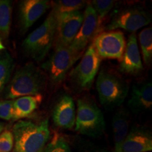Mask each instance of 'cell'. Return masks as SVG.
Returning a JSON list of instances; mask_svg holds the SVG:
<instances>
[{"label":"cell","mask_w":152,"mask_h":152,"mask_svg":"<svg viewBox=\"0 0 152 152\" xmlns=\"http://www.w3.org/2000/svg\"><path fill=\"white\" fill-rule=\"evenodd\" d=\"M12 133V152H42L49 140V119L39 123L20 120L14 124Z\"/></svg>","instance_id":"1"},{"label":"cell","mask_w":152,"mask_h":152,"mask_svg":"<svg viewBox=\"0 0 152 152\" xmlns=\"http://www.w3.org/2000/svg\"><path fill=\"white\" fill-rule=\"evenodd\" d=\"M47 85L45 73L33 63H28L18 68L4 90L7 100L24 96L42 94Z\"/></svg>","instance_id":"2"},{"label":"cell","mask_w":152,"mask_h":152,"mask_svg":"<svg viewBox=\"0 0 152 152\" xmlns=\"http://www.w3.org/2000/svg\"><path fill=\"white\" fill-rule=\"evenodd\" d=\"M56 25V14L52 9L45 21L23 42L25 53L35 61H42L54 45Z\"/></svg>","instance_id":"3"},{"label":"cell","mask_w":152,"mask_h":152,"mask_svg":"<svg viewBox=\"0 0 152 152\" xmlns=\"http://www.w3.org/2000/svg\"><path fill=\"white\" fill-rule=\"evenodd\" d=\"M96 88L101 104L106 109L118 107L128 96L129 85L118 74L102 69L98 74Z\"/></svg>","instance_id":"4"},{"label":"cell","mask_w":152,"mask_h":152,"mask_svg":"<svg viewBox=\"0 0 152 152\" xmlns=\"http://www.w3.org/2000/svg\"><path fill=\"white\" fill-rule=\"evenodd\" d=\"M75 125L76 132L89 137H99L105 131L103 113L90 96H85L77 101Z\"/></svg>","instance_id":"5"},{"label":"cell","mask_w":152,"mask_h":152,"mask_svg":"<svg viewBox=\"0 0 152 152\" xmlns=\"http://www.w3.org/2000/svg\"><path fill=\"white\" fill-rule=\"evenodd\" d=\"M101 61L102 59L90 44L80 61L69 73L72 86L80 92L90 90L99 72Z\"/></svg>","instance_id":"6"},{"label":"cell","mask_w":152,"mask_h":152,"mask_svg":"<svg viewBox=\"0 0 152 152\" xmlns=\"http://www.w3.org/2000/svg\"><path fill=\"white\" fill-rule=\"evenodd\" d=\"M82 54L74 52L69 47L54 46V52L49 60L42 64L53 85L60 84L64 80L68 71Z\"/></svg>","instance_id":"7"},{"label":"cell","mask_w":152,"mask_h":152,"mask_svg":"<svg viewBox=\"0 0 152 152\" xmlns=\"http://www.w3.org/2000/svg\"><path fill=\"white\" fill-rule=\"evenodd\" d=\"M92 45L101 59L121 60L126 46V40L123 32L108 30L95 36Z\"/></svg>","instance_id":"8"},{"label":"cell","mask_w":152,"mask_h":152,"mask_svg":"<svg viewBox=\"0 0 152 152\" xmlns=\"http://www.w3.org/2000/svg\"><path fill=\"white\" fill-rule=\"evenodd\" d=\"M151 21V16L146 11L139 8H128L114 15L111 22L106 26V29H123L133 33L149 25Z\"/></svg>","instance_id":"9"},{"label":"cell","mask_w":152,"mask_h":152,"mask_svg":"<svg viewBox=\"0 0 152 152\" xmlns=\"http://www.w3.org/2000/svg\"><path fill=\"white\" fill-rule=\"evenodd\" d=\"M57 25L54 45L69 47L78 33L83 20V12L76 11L56 14Z\"/></svg>","instance_id":"10"},{"label":"cell","mask_w":152,"mask_h":152,"mask_svg":"<svg viewBox=\"0 0 152 152\" xmlns=\"http://www.w3.org/2000/svg\"><path fill=\"white\" fill-rule=\"evenodd\" d=\"M83 15V20L78 33L69 46L72 50L80 54H83L90 42L97 35L100 26L98 17L90 3H87Z\"/></svg>","instance_id":"11"},{"label":"cell","mask_w":152,"mask_h":152,"mask_svg":"<svg viewBox=\"0 0 152 152\" xmlns=\"http://www.w3.org/2000/svg\"><path fill=\"white\" fill-rule=\"evenodd\" d=\"M52 7L47 0H23L19 4L18 16L21 29L26 32Z\"/></svg>","instance_id":"12"},{"label":"cell","mask_w":152,"mask_h":152,"mask_svg":"<svg viewBox=\"0 0 152 152\" xmlns=\"http://www.w3.org/2000/svg\"><path fill=\"white\" fill-rule=\"evenodd\" d=\"M143 70V63L139 50L137 35L135 33H131L120 63L119 71L123 73L134 75L141 73Z\"/></svg>","instance_id":"13"},{"label":"cell","mask_w":152,"mask_h":152,"mask_svg":"<svg viewBox=\"0 0 152 152\" xmlns=\"http://www.w3.org/2000/svg\"><path fill=\"white\" fill-rule=\"evenodd\" d=\"M52 121L56 127L71 130L75 126L76 110L71 96L64 95L56 102L52 110Z\"/></svg>","instance_id":"14"},{"label":"cell","mask_w":152,"mask_h":152,"mask_svg":"<svg viewBox=\"0 0 152 152\" xmlns=\"http://www.w3.org/2000/svg\"><path fill=\"white\" fill-rule=\"evenodd\" d=\"M128 106L134 113H140L151 109L152 85L151 82L133 85Z\"/></svg>","instance_id":"15"},{"label":"cell","mask_w":152,"mask_h":152,"mask_svg":"<svg viewBox=\"0 0 152 152\" xmlns=\"http://www.w3.org/2000/svg\"><path fill=\"white\" fill-rule=\"evenodd\" d=\"M152 150L151 132L142 128L131 130L123 142V152H148Z\"/></svg>","instance_id":"16"},{"label":"cell","mask_w":152,"mask_h":152,"mask_svg":"<svg viewBox=\"0 0 152 152\" xmlns=\"http://www.w3.org/2000/svg\"><path fill=\"white\" fill-rule=\"evenodd\" d=\"M42 99V94H37L20 96L13 100V121H20L31 115L40 105Z\"/></svg>","instance_id":"17"},{"label":"cell","mask_w":152,"mask_h":152,"mask_svg":"<svg viewBox=\"0 0 152 152\" xmlns=\"http://www.w3.org/2000/svg\"><path fill=\"white\" fill-rule=\"evenodd\" d=\"M115 152H123L122 147L128 135L129 115L125 109H120L114 114L112 120Z\"/></svg>","instance_id":"18"},{"label":"cell","mask_w":152,"mask_h":152,"mask_svg":"<svg viewBox=\"0 0 152 152\" xmlns=\"http://www.w3.org/2000/svg\"><path fill=\"white\" fill-rule=\"evenodd\" d=\"M14 68V61L10 53L6 49L0 51V95L10 81Z\"/></svg>","instance_id":"19"},{"label":"cell","mask_w":152,"mask_h":152,"mask_svg":"<svg viewBox=\"0 0 152 152\" xmlns=\"http://www.w3.org/2000/svg\"><path fill=\"white\" fill-rule=\"evenodd\" d=\"M12 20V5L9 0H0V34L8 38Z\"/></svg>","instance_id":"20"},{"label":"cell","mask_w":152,"mask_h":152,"mask_svg":"<svg viewBox=\"0 0 152 152\" xmlns=\"http://www.w3.org/2000/svg\"><path fill=\"white\" fill-rule=\"evenodd\" d=\"M139 42L144 64L150 66L152 62V29L148 27L139 34Z\"/></svg>","instance_id":"21"},{"label":"cell","mask_w":152,"mask_h":152,"mask_svg":"<svg viewBox=\"0 0 152 152\" xmlns=\"http://www.w3.org/2000/svg\"><path fill=\"white\" fill-rule=\"evenodd\" d=\"M53 4V10L56 14L70 13L73 11H81L86 7L87 3L81 0H59L56 1Z\"/></svg>","instance_id":"22"},{"label":"cell","mask_w":152,"mask_h":152,"mask_svg":"<svg viewBox=\"0 0 152 152\" xmlns=\"http://www.w3.org/2000/svg\"><path fill=\"white\" fill-rule=\"evenodd\" d=\"M42 152H72V151L64 138L56 134L50 142H47Z\"/></svg>","instance_id":"23"},{"label":"cell","mask_w":152,"mask_h":152,"mask_svg":"<svg viewBox=\"0 0 152 152\" xmlns=\"http://www.w3.org/2000/svg\"><path fill=\"white\" fill-rule=\"evenodd\" d=\"M90 4L96 12L98 17L99 24L102 22V19L105 18L110 11L113 9L115 5V1L111 0H94L91 1Z\"/></svg>","instance_id":"24"},{"label":"cell","mask_w":152,"mask_h":152,"mask_svg":"<svg viewBox=\"0 0 152 152\" xmlns=\"http://www.w3.org/2000/svg\"><path fill=\"white\" fill-rule=\"evenodd\" d=\"M14 135L9 130H4L0 134V152H11L14 148Z\"/></svg>","instance_id":"25"},{"label":"cell","mask_w":152,"mask_h":152,"mask_svg":"<svg viewBox=\"0 0 152 152\" xmlns=\"http://www.w3.org/2000/svg\"><path fill=\"white\" fill-rule=\"evenodd\" d=\"M13 100L0 101V119L10 121L13 118Z\"/></svg>","instance_id":"26"},{"label":"cell","mask_w":152,"mask_h":152,"mask_svg":"<svg viewBox=\"0 0 152 152\" xmlns=\"http://www.w3.org/2000/svg\"><path fill=\"white\" fill-rule=\"evenodd\" d=\"M5 124L2 122H0V134L4 131V129Z\"/></svg>","instance_id":"27"},{"label":"cell","mask_w":152,"mask_h":152,"mask_svg":"<svg viewBox=\"0 0 152 152\" xmlns=\"http://www.w3.org/2000/svg\"><path fill=\"white\" fill-rule=\"evenodd\" d=\"M4 49H5L4 46L2 43H0V51H2Z\"/></svg>","instance_id":"28"},{"label":"cell","mask_w":152,"mask_h":152,"mask_svg":"<svg viewBox=\"0 0 152 152\" xmlns=\"http://www.w3.org/2000/svg\"><path fill=\"white\" fill-rule=\"evenodd\" d=\"M95 152H109V151H106V150H104V149H100V150H98V151H96Z\"/></svg>","instance_id":"29"},{"label":"cell","mask_w":152,"mask_h":152,"mask_svg":"<svg viewBox=\"0 0 152 152\" xmlns=\"http://www.w3.org/2000/svg\"><path fill=\"white\" fill-rule=\"evenodd\" d=\"M0 43H1V40H0Z\"/></svg>","instance_id":"30"}]
</instances>
